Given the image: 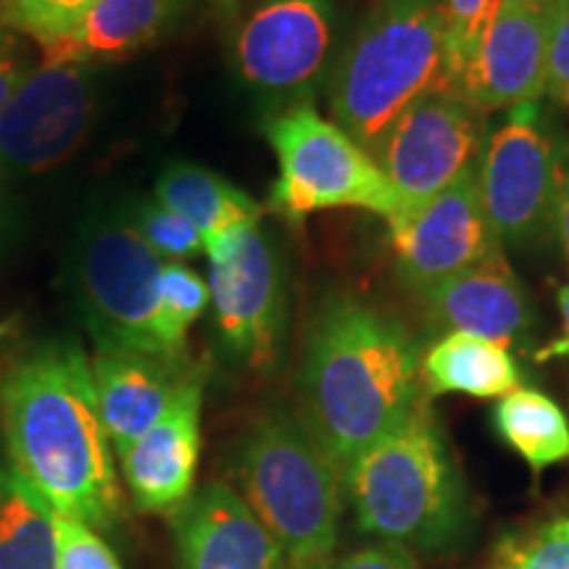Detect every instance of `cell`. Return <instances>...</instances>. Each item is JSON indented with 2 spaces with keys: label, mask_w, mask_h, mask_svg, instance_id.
<instances>
[{
  "label": "cell",
  "mask_w": 569,
  "mask_h": 569,
  "mask_svg": "<svg viewBox=\"0 0 569 569\" xmlns=\"http://www.w3.org/2000/svg\"><path fill=\"white\" fill-rule=\"evenodd\" d=\"M493 9L496 0H443L448 51H451V63L453 71H457L459 88L465 69L469 67L482 34L488 30Z\"/></svg>",
  "instance_id": "29"
},
{
  "label": "cell",
  "mask_w": 569,
  "mask_h": 569,
  "mask_svg": "<svg viewBox=\"0 0 569 569\" xmlns=\"http://www.w3.org/2000/svg\"><path fill=\"white\" fill-rule=\"evenodd\" d=\"M203 388L206 369L193 367L167 415L117 457L140 511L174 515L193 496L201 459Z\"/></svg>",
  "instance_id": "15"
},
{
  "label": "cell",
  "mask_w": 569,
  "mask_h": 569,
  "mask_svg": "<svg viewBox=\"0 0 569 569\" xmlns=\"http://www.w3.org/2000/svg\"><path fill=\"white\" fill-rule=\"evenodd\" d=\"M343 493L361 536L411 553L459 549L472 528L465 480L425 398L348 461Z\"/></svg>",
  "instance_id": "3"
},
{
  "label": "cell",
  "mask_w": 569,
  "mask_h": 569,
  "mask_svg": "<svg viewBox=\"0 0 569 569\" xmlns=\"http://www.w3.org/2000/svg\"><path fill=\"white\" fill-rule=\"evenodd\" d=\"M553 238L565 248L569 259V138L559 134V182H557V209H553Z\"/></svg>",
  "instance_id": "33"
},
{
  "label": "cell",
  "mask_w": 569,
  "mask_h": 569,
  "mask_svg": "<svg viewBox=\"0 0 569 569\" xmlns=\"http://www.w3.org/2000/svg\"><path fill=\"white\" fill-rule=\"evenodd\" d=\"M422 401L407 327L353 296H327L306 330L301 422L340 472Z\"/></svg>",
  "instance_id": "2"
},
{
  "label": "cell",
  "mask_w": 569,
  "mask_h": 569,
  "mask_svg": "<svg viewBox=\"0 0 569 569\" xmlns=\"http://www.w3.org/2000/svg\"><path fill=\"white\" fill-rule=\"evenodd\" d=\"M422 382L430 396L503 398L519 388L522 372L509 348L467 332H446L422 356Z\"/></svg>",
  "instance_id": "20"
},
{
  "label": "cell",
  "mask_w": 569,
  "mask_h": 569,
  "mask_svg": "<svg viewBox=\"0 0 569 569\" xmlns=\"http://www.w3.org/2000/svg\"><path fill=\"white\" fill-rule=\"evenodd\" d=\"M486 569H569V511L503 536Z\"/></svg>",
  "instance_id": "24"
},
{
  "label": "cell",
  "mask_w": 569,
  "mask_h": 569,
  "mask_svg": "<svg viewBox=\"0 0 569 569\" xmlns=\"http://www.w3.org/2000/svg\"><path fill=\"white\" fill-rule=\"evenodd\" d=\"M559 317H561V336L553 343L543 346L536 351V361H553V359H567L569 361V282L559 290Z\"/></svg>",
  "instance_id": "34"
},
{
  "label": "cell",
  "mask_w": 569,
  "mask_h": 569,
  "mask_svg": "<svg viewBox=\"0 0 569 569\" xmlns=\"http://www.w3.org/2000/svg\"><path fill=\"white\" fill-rule=\"evenodd\" d=\"M546 92L553 103L569 111V0H551Z\"/></svg>",
  "instance_id": "30"
},
{
  "label": "cell",
  "mask_w": 569,
  "mask_h": 569,
  "mask_svg": "<svg viewBox=\"0 0 569 569\" xmlns=\"http://www.w3.org/2000/svg\"><path fill=\"white\" fill-rule=\"evenodd\" d=\"M161 303L169 327L177 338L188 340L190 325L211 303L209 282L180 261H163L161 267Z\"/></svg>",
  "instance_id": "27"
},
{
  "label": "cell",
  "mask_w": 569,
  "mask_h": 569,
  "mask_svg": "<svg viewBox=\"0 0 569 569\" xmlns=\"http://www.w3.org/2000/svg\"><path fill=\"white\" fill-rule=\"evenodd\" d=\"M325 569H419L417 557L401 546L369 543L346 557H336Z\"/></svg>",
  "instance_id": "32"
},
{
  "label": "cell",
  "mask_w": 569,
  "mask_h": 569,
  "mask_svg": "<svg viewBox=\"0 0 569 569\" xmlns=\"http://www.w3.org/2000/svg\"><path fill=\"white\" fill-rule=\"evenodd\" d=\"M493 430L536 475L569 459V419L553 398L536 388H517L498 398Z\"/></svg>",
  "instance_id": "22"
},
{
  "label": "cell",
  "mask_w": 569,
  "mask_h": 569,
  "mask_svg": "<svg viewBox=\"0 0 569 569\" xmlns=\"http://www.w3.org/2000/svg\"><path fill=\"white\" fill-rule=\"evenodd\" d=\"M174 540L182 569H290L267 525L224 482L201 488L174 511Z\"/></svg>",
  "instance_id": "17"
},
{
  "label": "cell",
  "mask_w": 569,
  "mask_h": 569,
  "mask_svg": "<svg viewBox=\"0 0 569 569\" xmlns=\"http://www.w3.org/2000/svg\"><path fill=\"white\" fill-rule=\"evenodd\" d=\"M264 134L280 167L269 209L284 222L301 224L327 209H365L386 222L401 217V201L372 153L311 103L274 111Z\"/></svg>",
  "instance_id": "7"
},
{
  "label": "cell",
  "mask_w": 569,
  "mask_h": 569,
  "mask_svg": "<svg viewBox=\"0 0 569 569\" xmlns=\"http://www.w3.org/2000/svg\"><path fill=\"white\" fill-rule=\"evenodd\" d=\"M0 569H56L53 509L11 465L0 467Z\"/></svg>",
  "instance_id": "23"
},
{
  "label": "cell",
  "mask_w": 569,
  "mask_h": 569,
  "mask_svg": "<svg viewBox=\"0 0 569 569\" xmlns=\"http://www.w3.org/2000/svg\"><path fill=\"white\" fill-rule=\"evenodd\" d=\"M153 198L211 238L240 224L261 222V206L222 174L198 163H172L156 182Z\"/></svg>",
  "instance_id": "21"
},
{
  "label": "cell",
  "mask_w": 569,
  "mask_h": 569,
  "mask_svg": "<svg viewBox=\"0 0 569 569\" xmlns=\"http://www.w3.org/2000/svg\"><path fill=\"white\" fill-rule=\"evenodd\" d=\"M190 0H96L74 32L46 53V61L124 59L172 32Z\"/></svg>",
  "instance_id": "19"
},
{
  "label": "cell",
  "mask_w": 569,
  "mask_h": 569,
  "mask_svg": "<svg viewBox=\"0 0 569 569\" xmlns=\"http://www.w3.org/2000/svg\"><path fill=\"white\" fill-rule=\"evenodd\" d=\"M559 134L540 101L515 106L488 132L478 159V184L503 248L530 251L553 238Z\"/></svg>",
  "instance_id": "8"
},
{
  "label": "cell",
  "mask_w": 569,
  "mask_h": 569,
  "mask_svg": "<svg viewBox=\"0 0 569 569\" xmlns=\"http://www.w3.org/2000/svg\"><path fill=\"white\" fill-rule=\"evenodd\" d=\"M459 88L443 0H375L327 80L332 122L369 153L398 117L436 90Z\"/></svg>",
  "instance_id": "4"
},
{
  "label": "cell",
  "mask_w": 569,
  "mask_h": 569,
  "mask_svg": "<svg viewBox=\"0 0 569 569\" xmlns=\"http://www.w3.org/2000/svg\"><path fill=\"white\" fill-rule=\"evenodd\" d=\"M219 340L230 359L253 372L277 367L284 340L282 264L261 222L203 240Z\"/></svg>",
  "instance_id": "10"
},
{
  "label": "cell",
  "mask_w": 569,
  "mask_h": 569,
  "mask_svg": "<svg viewBox=\"0 0 569 569\" xmlns=\"http://www.w3.org/2000/svg\"><path fill=\"white\" fill-rule=\"evenodd\" d=\"M3 219H6V190H3V182H0V227H3Z\"/></svg>",
  "instance_id": "35"
},
{
  "label": "cell",
  "mask_w": 569,
  "mask_h": 569,
  "mask_svg": "<svg viewBox=\"0 0 569 569\" xmlns=\"http://www.w3.org/2000/svg\"><path fill=\"white\" fill-rule=\"evenodd\" d=\"M551 0H496L493 17L461 77L482 113L540 101L546 92Z\"/></svg>",
  "instance_id": "14"
},
{
  "label": "cell",
  "mask_w": 569,
  "mask_h": 569,
  "mask_svg": "<svg viewBox=\"0 0 569 569\" xmlns=\"http://www.w3.org/2000/svg\"><path fill=\"white\" fill-rule=\"evenodd\" d=\"M96 0H0V27L27 34L51 53L74 32Z\"/></svg>",
  "instance_id": "25"
},
{
  "label": "cell",
  "mask_w": 569,
  "mask_h": 569,
  "mask_svg": "<svg viewBox=\"0 0 569 569\" xmlns=\"http://www.w3.org/2000/svg\"><path fill=\"white\" fill-rule=\"evenodd\" d=\"M0 436L13 472L53 511L96 530L117 525V453L98 407L92 361L77 340H40L0 367Z\"/></svg>",
  "instance_id": "1"
},
{
  "label": "cell",
  "mask_w": 569,
  "mask_h": 569,
  "mask_svg": "<svg viewBox=\"0 0 569 569\" xmlns=\"http://www.w3.org/2000/svg\"><path fill=\"white\" fill-rule=\"evenodd\" d=\"M130 224L140 232V238L161 256L163 261H188L203 253V238L188 219L167 209V206L148 198V201L134 203L124 213Z\"/></svg>",
  "instance_id": "26"
},
{
  "label": "cell",
  "mask_w": 569,
  "mask_h": 569,
  "mask_svg": "<svg viewBox=\"0 0 569 569\" xmlns=\"http://www.w3.org/2000/svg\"><path fill=\"white\" fill-rule=\"evenodd\" d=\"M486 138V113L461 88H446L409 106L377 142L372 159L407 213L478 167Z\"/></svg>",
  "instance_id": "11"
},
{
  "label": "cell",
  "mask_w": 569,
  "mask_h": 569,
  "mask_svg": "<svg viewBox=\"0 0 569 569\" xmlns=\"http://www.w3.org/2000/svg\"><path fill=\"white\" fill-rule=\"evenodd\" d=\"M90 63L42 61L0 111V177L40 174L69 159L96 117Z\"/></svg>",
  "instance_id": "12"
},
{
  "label": "cell",
  "mask_w": 569,
  "mask_h": 569,
  "mask_svg": "<svg viewBox=\"0 0 569 569\" xmlns=\"http://www.w3.org/2000/svg\"><path fill=\"white\" fill-rule=\"evenodd\" d=\"M56 569H122L117 553L82 519L53 511Z\"/></svg>",
  "instance_id": "28"
},
{
  "label": "cell",
  "mask_w": 569,
  "mask_h": 569,
  "mask_svg": "<svg viewBox=\"0 0 569 569\" xmlns=\"http://www.w3.org/2000/svg\"><path fill=\"white\" fill-rule=\"evenodd\" d=\"M388 227L398 274L417 298L469 269L507 256L482 206L478 167Z\"/></svg>",
  "instance_id": "13"
},
{
  "label": "cell",
  "mask_w": 569,
  "mask_h": 569,
  "mask_svg": "<svg viewBox=\"0 0 569 569\" xmlns=\"http://www.w3.org/2000/svg\"><path fill=\"white\" fill-rule=\"evenodd\" d=\"M32 71L30 53H27L21 34L0 27V111L11 101L21 82Z\"/></svg>",
  "instance_id": "31"
},
{
  "label": "cell",
  "mask_w": 569,
  "mask_h": 569,
  "mask_svg": "<svg viewBox=\"0 0 569 569\" xmlns=\"http://www.w3.org/2000/svg\"><path fill=\"white\" fill-rule=\"evenodd\" d=\"M161 267V256L124 213H106L84 227L71 272L96 348L188 361V340L174 336L163 315Z\"/></svg>",
  "instance_id": "6"
},
{
  "label": "cell",
  "mask_w": 569,
  "mask_h": 569,
  "mask_svg": "<svg viewBox=\"0 0 569 569\" xmlns=\"http://www.w3.org/2000/svg\"><path fill=\"white\" fill-rule=\"evenodd\" d=\"M427 325L436 332H467L509 351H530L538 315L507 256L486 261L419 296Z\"/></svg>",
  "instance_id": "16"
},
{
  "label": "cell",
  "mask_w": 569,
  "mask_h": 569,
  "mask_svg": "<svg viewBox=\"0 0 569 569\" xmlns=\"http://www.w3.org/2000/svg\"><path fill=\"white\" fill-rule=\"evenodd\" d=\"M336 0H261L238 27L232 63L248 90L277 106L311 103L338 61Z\"/></svg>",
  "instance_id": "9"
},
{
  "label": "cell",
  "mask_w": 569,
  "mask_h": 569,
  "mask_svg": "<svg viewBox=\"0 0 569 569\" xmlns=\"http://www.w3.org/2000/svg\"><path fill=\"white\" fill-rule=\"evenodd\" d=\"M90 361L98 407L117 457L167 415L193 369L190 361H167L119 348H96Z\"/></svg>",
  "instance_id": "18"
},
{
  "label": "cell",
  "mask_w": 569,
  "mask_h": 569,
  "mask_svg": "<svg viewBox=\"0 0 569 569\" xmlns=\"http://www.w3.org/2000/svg\"><path fill=\"white\" fill-rule=\"evenodd\" d=\"M240 490L282 546L290 569H325L336 559L343 472L309 436L301 417L272 409L240 440Z\"/></svg>",
  "instance_id": "5"
},
{
  "label": "cell",
  "mask_w": 569,
  "mask_h": 569,
  "mask_svg": "<svg viewBox=\"0 0 569 569\" xmlns=\"http://www.w3.org/2000/svg\"><path fill=\"white\" fill-rule=\"evenodd\" d=\"M219 3H222V6H232L234 0H219Z\"/></svg>",
  "instance_id": "36"
}]
</instances>
